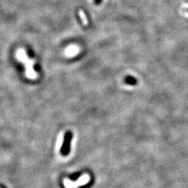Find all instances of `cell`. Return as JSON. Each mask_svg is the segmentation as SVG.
<instances>
[{
	"mask_svg": "<svg viewBox=\"0 0 188 188\" xmlns=\"http://www.w3.org/2000/svg\"><path fill=\"white\" fill-rule=\"evenodd\" d=\"M1 188H5V187H4V186H2V185H1Z\"/></svg>",
	"mask_w": 188,
	"mask_h": 188,
	"instance_id": "52a82bcc",
	"label": "cell"
},
{
	"mask_svg": "<svg viewBox=\"0 0 188 188\" xmlns=\"http://www.w3.org/2000/svg\"><path fill=\"white\" fill-rule=\"evenodd\" d=\"M72 140V134L71 132H67L66 134L65 139H64V142L62 147V150H61V153L63 155H68L70 151V142Z\"/></svg>",
	"mask_w": 188,
	"mask_h": 188,
	"instance_id": "3957f363",
	"label": "cell"
},
{
	"mask_svg": "<svg viewBox=\"0 0 188 188\" xmlns=\"http://www.w3.org/2000/svg\"><path fill=\"white\" fill-rule=\"evenodd\" d=\"M79 16H80V19L82 21L83 25H88V24H89L88 19H87L86 15H85L84 12L82 10H79Z\"/></svg>",
	"mask_w": 188,
	"mask_h": 188,
	"instance_id": "5b68a950",
	"label": "cell"
},
{
	"mask_svg": "<svg viewBox=\"0 0 188 188\" xmlns=\"http://www.w3.org/2000/svg\"><path fill=\"white\" fill-rule=\"evenodd\" d=\"M17 58L18 60L22 61L26 66V75L29 79H36L37 78V74L34 70V61L33 59L28 58L27 53L23 49H19L17 52Z\"/></svg>",
	"mask_w": 188,
	"mask_h": 188,
	"instance_id": "6da1fadb",
	"label": "cell"
},
{
	"mask_svg": "<svg viewBox=\"0 0 188 188\" xmlns=\"http://www.w3.org/2000/svg\"><path fill=\"white\" fill-rule=\"evenodd\" d=\"M91 1H92V0H91Z\"/></svg>",
	"mask_w": 188,
	"mask_h": 188,
	"instance_id": "ba28073f",
	"label": "cell"
},
{
	"mask_svg": "<svg viewBox=\"0 0 188 188\" xmlns=\"http://www.w3.org/2000/svg\"><path fill=\"white\" fill-rule=\"evenodd\" d=\"M79 48L78 46H71L66 49L65 54L66 57H72L75 55H76L79 52Z\"/></svg>",
	"mask_w": 188,
	"mask_h": 188,
	"instance_id": "277c9868",
	"label": "cell"
},
{
	"mask_svg": "<svg viewBox=\"0 0 188 188\" xmlns=\"http://www.w3.org/2000/svg\"><path fill=\"white\" fill-rule=\"evenodd\" d=\"M125 82L128 84H134L137 82V80L134 78H130V77H128V78H126Z\"/></svg>",
	"mask_w": 188,
	"mask_h": 188,
	"instance_id": "8992f818",
	"label": "cell"
},
{
	"mask_svg": "<svg viewBox=\"0 0 188 188\" xmlns=\"http://www.w3.org/2000/svg\"><path fill=\"white\" fill-rule=\"evenodd\" d=\"M90 181V176L87 174H84L79 178L77 181H71L68 179H65L63 181V185L66 188H77L82 185H84L88 183Z\"/></svg>",
	"mask_w": 188,
	"mask_h": 188,
	"instance_id": "7a4b0ae2",
	"label": "cell"
}]
</instances>
